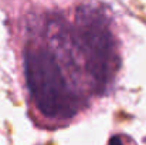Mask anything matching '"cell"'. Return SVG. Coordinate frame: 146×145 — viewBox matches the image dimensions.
<instances>
[{"mask_svg":"<svg viewBox=\"0 0 146 145\" xmlns=\"http://www.w3.org/2000/svg\"><path fill=\"white\" fill-rule=\"evenodd\" d=\"M115 142L121 144V142H122V138H119V137H113V138L109 140V144H115Z\"/></svg>","mask_w":146,"mask_h":145,"instance_id":"obj_3","label":"cell"},{"mask_svg":"<svg viewBox=\"0 0 146 145\" xmlns=\"http://www.w3.org/2000/svg\"><path fill=\"white\" fill-rule=\"evenodd\" d=\"M71 39L85 63L95 93H104L119 68V55L108 17L98 9L80 7Z\"/></svg>","mask_w":146,"mask_h":145,"instance_id":"obj_1","label":"cell"},{"mask_svg":"<svg viewBox=\"0 0 146 145\" xmlns=\"http://www.w3.org/2000/svg\"><path fill=\"white\" fill-rule=\"evenodd\" d=\"M26 83L36 107L51 120H67L80 110V97L70 87L62 68L47 48H33L24 54Z\"/></svg>","mask_w":146,"mask_h":145,"instance_id":"obj_2","label":"cell"}]
</instances>
